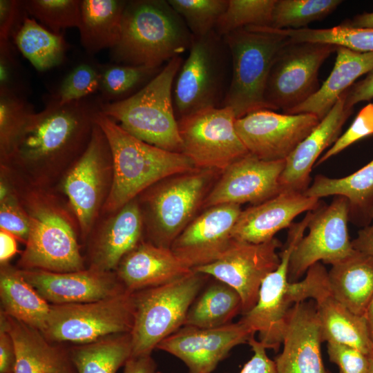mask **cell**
<instances>
[{
    "label": "cell",
    "instance_id": "obj_1",
    "mask_svg": "<svg viewBox=\"0 0 373 373\" xmlns=\"http://www.w3.org/2000/svg\"><path fill=\"white\" fill-rule=\"evenodd\" d=\"M99 104L85 98L61 105L51 97L29 115L3 159L40 176L76 160L89 143Z\"/></svg>",
    "mask_w": 373,
    "mask_h": 373
},
{
    "label": "cell",
    "instance_id": "obj_2",
    "mask_svg": "<svg viewBox=\"0 0 373 373\" xmlns=\"http://www.w3.org/2000/svg\"><path fill=\"white\" fill-rule=\"evenodd\" d=\"M108 141L113 178L104 209L118 211L142 191L170 176L196 169L180 153L169 151L143 142L99 111L95 117Z\"/></svg>",
    "mask_w": 373,
    "mask_h": 373
},
{
    "label": "cell",
    "instance_id": "obj_3",
    "mask_svg": "<svg viewBox=\"0 0 373 373\" xmlns=\"http://www.w3.org/2000/svg\"><path fill=\"white\" fill-rule=\"evenodd\" d=\"M192 39L168 0L127 1L111 58L119 64L160 68L189 50Z\"/></svg>",
    "mask_w": 373,
    "mask_h": 373
},
{
    "label": "cell",
    "instance_id": "obj_4",
    "mask_svg": "<svg viewBox=\"0 0 373 373\" xmlns=\"http://www.w3.org/2000/svg\"><path fill=\"white\" fill-rule=\"evenodd\" d=\"M182 62L181 56L171 59L147 84L126 99L100 102L101 112L139 140L182 153L173 100L174 79Z\"/></svg>",
    "mask_w": 373,
    "mask_h": 373
},
{
    "label": "cell",
    "instance_id": "obj_5",
    "mask_svg": "<svg viewBox=\"0 0 373 373\" xmlns=\"http://www.w3.org/2000/svg\"><path fill=\"white\" fill-rule=\"evenodd\" d=\"M229 48L231 73L222 106L231 108L236 118L268 109L265 92L278 52L289 38L269 26H247L223 36Z\"/></svg>",
    "mask_w": 373,
    "mask_h": 373
},
{
    "label": "cell",
    "instance_id": "obj_6",
    "mask_svg": "<svg viewBox=\"0 0 373 373\" xmlns=\"http://www.w3.org/2000/svg\"><path fill=\"white\" fill-rule=\"evenodd\" d=\"M229 48L215 30L193 36L186 59L173 86L177 119L209 108L222 107L231 80Z\"/></svg>",
    "mask_w": 373,
    "mask_h": 373
},
{
    "label": "cell",
    "instance_id": "obj_7",
    "mask_svg": "<svg viewBox=\"0 0 373 373\" xmlns=\"http://www.w3.org/2000/svg\"><path fill=\"white\" fill-rule=\"evenodd\" d=\"M209 276L193 270L171 283L134 292L131 356L151 355L184 325L188 310Z\"/></svg>",
    "mask_w": 373,
    "mask_h": 373
},
{
    "label": "cell",
    "instance_id": "obj_8",
    "mask_svg": "<svg viewBox=\"0 0 373 373\" xmlns=\"http://www.w3.org/2000/svg\"><path fill=\"white\" fill-rule=\"evenodd\" d=\"M134 312V292L128 290L96 301L50 305L42 334L53 343H88L113 334L131 333Z\"/></svg>",
    "mask_w": 373,
    "mask_h": 373
},
{
    "label": "cell",
    "instance_id": "obj_9",
    "mask_svg": "<svg viewBox=\"0 0 373 373\" xmlns=\"http://www.w3.org/2000/svg\"><path fill=\"white\" fill-rule=\"evenodd\" d=\"M220 173L195 169L165 178L150 189L146 201L151 218V243L171 248L174 240L196 217Z\"/></svg>",
    "mask_w": 373,
    "mask_h": 373
},
{
    "label": "cell",
    "instance_id": "obj_10",
    "mask_svg": "<svg viewBox=\"0 0 373 373\" xmlns=\"http://www.w3.org/2000/svg\"><path fill=\"white\" fill-rule=\"evenodd\" d=\"M236 119L229 106L209 108L180 118L182 153L197 169L222 173L249 153L237 133Z\"/></svg>",
    "mask_w": 373,
    "mask_h": 373
},
{
    "label": "cell",
    "instance_id": "obj_11",
    "mask_svg": "<svg viewBox=\"0 0 373 373\" xmlns=\"http://www.w3.org/2000/svg\"><path fill=\"white\" fill-rule=\"evenodd\" d=\"M336 48L326 44L291 41L281 48L267 82V108L287 113L315 94L320 88L319 69Z\"/></svg>",
    "mask_w": 373,
    "mask_h": 373
},
{
    "label": "cell",
    "instance_id": "obj_12",
    "mask_svg": "<svg viewBox=\"0 0 373 373\" xmlns=\"http://www.w3.org/2000/svg\"><path fill=\"white\" fill-rule=\"evenodd\" d=\"M29 206L30 232L18 265L20 269L71 272L85 269L74 229L67 218L50 204Z\"/></svg>",
    "mask_w": 373,
    "mask_h": 373
},
{
    "label": "cell",
    "instance_id": "obj_13",
    "mask_svg": "<svg viewBox=\"0 0 373 373\" xmlns=\"http://www.w3.org/2000/svg\"><path fill=\"white\" fill-rule=\"evenodd\" d=\"M312 212L289 227L287 239L280 254L277 268L262 281L255 305L242 314L239 322L251 333H258L259 341L266 349L277 352L282 344L287 314L292 305L287 294L288 272L291 256L304 236Z\"/></svg>",
    "mask_w": 373,
    "mask_h": 373
},
{
    "label": "cell",
    "instance_id": "obj_14",
    "mask_svg": "<svg viewBox=\"0 0 373 373\" xmlns=\"http://www.w3.org/2000/svg\"><path fill=\"white\" fill-rule=\"evenodd\" d=\"M348 200L336 196L331 204L312 211L309 233L297 243L291 256L288 280L297 281L313 265L322 261L333 265L354 254L348 233Z\"/></svg>",
    "mask_w": 373,
    "mask_h": 373
},
{
    "label": "cell",
    "instance_id": "obj_15",
    "mask_svg": "<svg viewBox=\"0 0 373 373\" xmlns=\"http://www.w3.org/2000/svg\"><path fill=\"white\" fill-rule=\"evenodd\" d=\"M303 280L289 282L291 303L312 300L316 305L323 342L344 344L370 355V342L364 316L350 311L333 294L328 271L320 262L310 267Z\"/></svg>",
    "mask_w": 373,
    "mask_h": 373
},
{
    "label": "cell",
    "instance_id": "obj_16",
    "mask_svg": "<svg viewBox=\"0 0 373 373\" xmlns=\"http://www.w3.org/2000/svg\"><path fill=\"white\" fill-rule=\"evenodd\" d=\"M280 246L276 238L258 244L234 239L218 260L193 270L233 288L241 298L243 314L255 305L263 280L278 266Z\"/></svg>",
    "mask_w": 373,
    "mask_h": 373
},
{
    "label": "cell",
    "instance_id": "obj_17",
    "mask_svg": "<svg viewBox=\"0 0 373 373\" xmlns=\"http://www.w3.org/2000/svg\"><path fill=\"white\" fill-rule=\"evenodd\" d=\"M319 122L309 113L262 109L238 118L236 128L250 154L265 161H278L286 160Z\"/></svg>",
    "mask_w": 373,
    "mask_h": 373
},
{
    "label": "cell",
    "instance_id": "obj_18",
    "mask_svg": "<svg viewBox=\"0 0 373 373\" xmlns=\"http://www.w3.org/2000/svg\"><path fill=\"white\" fill-rule=\"evenodd\" d=\"M112 162L110 147L95 122L89 143L67 173L64 189L76 216L82 233L87 236L99 209L106 169Z\"/></svg>",
    "mask_w": 373,
    "mask_h": 373
},
{
    "label": "cell",
    "instance_id": "obj_19",
    "mask_svg": "<svg viewBox=\"0 0 373 373\" xmlns=\"http://www.w3.org/2000/svg\"><path fill=\"white\" fill-rule=\"evenodd\" d=\"M254 335L239 321L209 329L184 325L156 349L181 360L188 373H211L234 347L248 343Z\"/></svg>",
    "mask_w": 373,
    "mask_h": 373
},
{
    "label": "cell",
    "instance_id": "obj_20",
    "mask_svg": "<svg viewBox=\"0 0 373 373\" xmlns=\"http://www.w3.org/2000/svg\"><path fill=\"white\" fill-rule=\"evenodd\" d=\"M285 161H265L249 153L227 167L207 195L203 208L222 204L254 205L280 193Z\"/></svg>",
    "mask_w": 373,
    "mask_h": 373
},
{
    "label": "cell",
    "instance_id": "obj_21",
    "mask_svg": "<svg viewBox=\"0 0 373 373\" xmlns=\"http://www.w3.org/2000/svg\"><path fill=\"white\" fill-rule=\"evenodd\" d=\"M241 211L235 204L207 208L178 236L171 249L191 269L216 261L234 240L232 231Z\"/></svg>",
    "mask_w": 373,
    "mask_h": 373
},
{
    "label": "cell",
    "instance_id": "obj_22",
    "mask_svg": "<svg viewBox=\"0 0 373 373\" xmlns=\"http://www.w3.org/2000/svg\"><path fill=\"white\" fill-rule=\"evenodd\" d=\"M20 271L24 278L50 305L96 301L127 290L115 271H103L89 267L63 273L41 269Z\"/></svg>",
    "mask_w": 373,
    "mask_h": 373
},
{
    "label": "cell",
    "instance_id": "obj_23",
    "mask_svg": "<svg viewBox=\"0 0 373 373\" xmlns=\"http://www.w3.org/2000/svg\"><path fill=\"white\" fill-rule=\"evenodd\" d=\"M323 342L314 302L295 303L287 314L282 352L274 360L277 373H331L323 362Z\"/></svg>",
    "mask_w": 373,
    "mask_h": 373
},
{
    "label": "cell",
    "instance_id": "obj_24",
    "mask_svg": "<svg viewBox=\"0 0 373 373\" xmlns=\"http://www.w3.org/2000/svg\"><path fill=\"white\" fill-rule=\"evenodd\" d=\"M321 205L320 199L303 192L282 191L258 204L242 210L232 231L235 240L262 243L289 228L294 219Z\"/></svg>",
    "mask_w": 373,
    "mask_h": 373
},
{
    "label": "cell",
    "instance_id": "obj_25",
    "mask_svg": "<svg viewBox=\"0 0 373 373\" xmlns=\"http://www.w3.org/2000/svg\"><path fill=\"white\" fill-rule=\"evenodd\" d=\"M347 91L286 159L280 178V192L304 193L308 189L314 163L340 137L342 127L352 112V108L345 104Z\"/></svg>",
    "mask_w": 373,
    "mask_h": 373
},
{
    "label": "cell",
    "instance_id": "obj_26",
    "mask_svg": "<svg viewBox=\"0 0 373 373\" xmlns=\"http://www.w3.org/2000/svg\"><path fill=\"white\" fill-rule=\"evenodd\" d=\"M192 271L171 248L142 241L122 259L115 273L125 289L135 292L171 283Z\"/></svg>",
    "mask_w": 373,
    "mask_h": 373
},
{
    "label": "cell",
    "instance_id": "obj_27",
    "mask_svg": "<svg viewBox=\"0 0 373 373\" xmlns=\"http://www.w3.org/2000/svg\"><path fill=\"white\" fill-rule=\"evenodd\" d=\"M116 212L90 247L89 268L115 271L122 259L142 242L143 219L135 199Z\"/></svg>",
    "mask_w": 373,
    "mask_h": 373
},
{
    "label": "cell",
    "instance_id": "obj_28",
    "mask_svg": "<svg viewBox=\"0 0 373 373\" xmlns=\"http://www.w3.org/2000/svg\"><path fill=\"white\" fill-rule=\"evenodd\" d=\"M4 314L15 346V373H77L69 348Z\"/></svg>",
    "mask_w": 373,
    "mask_h": 373
},
{
    "label": "cell",
    "instance_id": "obj_29",
    "mask_svg": "<svg viewBox=\"0 0 373 373\" xmlns=\"http://www.w3.org/2000/svg\"><path fill=\"white\" fill-rule=\"evenodd\" d=\"M334 68L318 90L286 114L309 113L323 119L342 94L361 76L373 70V52L337 47Z\"/></svg>",
    "mask_w": 373,
    "mask_h": 373
},
{
    "label": "cell",
    "instance_id": "obj_30",
    "mask_svg": "<svg viewBox=\"0 0 373 373\" xmlns=\"http://www.w3.org/2000/svg\"><path fill=\"white\" fill-rule=\"evenodd\" d=\"M328 281L342 304L352 313L363 316L373 297V256L356 250L332 265Z\"/></svg>",
    "mask_w": 373,
    "mask_h": 373
},
{
    "label": "cell",
    "instance_id": "obj_31",
    "mask_svg": "<svg viewBox=\"0 0 373 373\" xmlns=\"http://www.w3.org/2000/svg\"><path fill=\"white\" fill-rule=\"evenodd\" d=\"M1 311L41 333L50 310L48 303L24 278L19 269L1 265Z\"/></svg>",
    "mask_w": 373,
    "mask_h": 373
},
{
    "label": "cell",
    "instance_id": "obj_32",
    "mask_svg": "<svg viewBox=\"0 0 373 373\" xmlns=\"http://www.w3.org/2000/svg\"><path fill=\"white\" fill-rule=\"evenodd\" d=\"M127 1L82 0L78 29L80 42L89 53L114 48L119 41Z\"/></svg>",
    "mask_w": 373,
    "mask_h": 373
},
{
    "label": "cell",
    "instance_id": "obj_33",
    "mask_svg": "<svg viewBox=\"0 0 373 373\" xmlns=\"http://www.w3.org/2000/svg\"><path fill=\"white\" fill-rule=\"evenodd\" d=\"M304 193L318 199L329 195L345 197L349 202L350 213L361 216L369 224L373 211V160L343 178L318 175Z\"/></svg>",
    "mask_w": 373,
    "mask_h": 373
},
{
    "label": "cell",
    "instance_id": "obj_34",
    "mask_svg": "<svg viewBox=\"0 0 373 373\" xmlns=\"http://www.w3.org/2000/svg\"><path fill=\"white\" fill-rule=\"evenodd\" d=\"M242 314V300L229 285L216 280L200 291L191 305L184 325L215 328L229 323ZM183 325V326H184Z\"/></svg>",
    "mask_w": 373,
    "mask_h": 373
},
{
    "label": "cell",
    "instance_id": "obj_35",
    "mask_svg": "<svg viewBox=\"0 0 373 373\" xmlns=\"http://www.w3.org/2000/svg\"><path fill=\"white\" fill-rule=\"evenodd\" d=\"M14 32L18 49L37 70L45 71L63 62L67 44L62 34L52 32L26 12Z\"/></svg>",
    "mask_w": 373,
    "mask_h": 373
},
{
    "label": "cell",
    "instance_id": "obj_36",
    "mask_svg": "<svg viewBox=\"0 0 373 373\" xmlns=\"http://www.w3.org/2000/svg\"><path fill=\"white\" fill-rule=\"evenodd\" d=\"M69 350L77 373H116L132 355L131 336L113 334Z\"/></svg>",
    "mask_w": 373,
    "mask_h": 373
},
{
    "label": "cell",
    "instance_id": "obj_37",
    "mask_svg": "<svg viewBox=\"0 0 373 373\" xmlns=\"http://www.w3.org/2000/svg\"><path fill=\"white\" fill-rule=\"evenodd\" d=\"M162 67L110 64L99 68V90L106 102L126 99L147 84Z\"/></svg>",
    "mask_w": 373,
    "mask_h": 373
},
{
    "label": "cell",
    "instance_id": "obj_38",
    "mask_svg": "<svg viewBox=\"0 0 373 373\" xmlns=\"http://www.w3.org/2000/svg\"><path fill=\"white\" fill-rule=\"evenodd\" d=\"M341 0H276L271 26L275 29L298 30L321 20L342 3Z\"/></svg>",
    "mask_w": 373,
    "mask_h": 373
},
{
    "label": "cell",
    "instance_id": "obj_39",
    "mask_svg": "<svg viewBox=\"0 0 373 373\" xmlns=\"http://www.w3.org/2000/svg\"><path fill=\"white\" fill-rule=\"evenodd\" d=\"M276 0H228L215 31L223 37L247 26H271Z\"/></svg>",
    "mask_w": 373,
    "mask_h": 373
},
{
    "label": "cell",
    "instance_id": "obj_40",
    "mask_svg": "<svg viewBox=\"0 0 373 373\" xmlns=\"http://www.w3.org/2000/svg\"><path fill=\"white\" fill-rule=\"evenodd\" d=\"M79 0L23 1L25 12L56 35L68 28H78L80 20Z\"/></svg>",
    "mask_w": 373,
    "mask_h": 373
},
{
    "label": "cell",
    "instance_id": "obj_41",
    "mask_svg": "<svg viewBox=\"0 0 373 373\" xmlns=\"http://www.w3.org/2000/svg\"><path fill=\"white\" fill-rule=\"evenodd\" d=\"M194 37L213 31L228 0H168Z\"/></svg>",
    "mask_w": 373,
    "mask_h": 373
},
{
    "label": "cell",
    "instance_id": "obj_42",
    "mask_svg": "<svg viewBox=\"0 0 373 373\" xmlns=\"http://www.w3.org/2000/svg\"><path fill=\"white\" fill-rule=\"evenodd\" d=\"M305 41L343 47L354 51L373 52V29L354 28L344 23L329 28H307Z\"/></svg>",
    "mask_w": 373,
    "mask_h": 373
},
{
    "label": "cell",
    "instance_id": "obj_43",
    "mask_svg": "<svg viewBox=\"0 0 373 373\" xmlns=\"http://www.w3.org/2000/svg\"><path fill=\"white\" fill-rule=\"evenodd\" d=\"M32 110L20 94L0 90V146L3 158Z\"/></svg>",
    "mask_w": 373,
    "mask_h": 373
},
{
    "label": "cell",
    "instance_id": "obj_44",
    "mask_svg": "<svg viewBox=\"0 0 373 373\" xmlns=\"http://www.w3.org/2000/svg\"><path fill=\"white\" fill-rule=\"evenodd\" d=\"M100 81L99 68L88 63L79 64L64 77L53 96L61 105L79 101L99 90Z\"/></svg>",
    "mask_w": 373,
    "mask_h": 373
},
{
    "label": "cell",
    "instance_id": "obj_45",
    "mask_svg": "<svg viewBox=\"0 0 373 373\" xmlns=\"http://www.w3.org/2000/svg\"><path fill=\"white\" fill-rule=\"evenodd\" d=\"M0 226L17 239L26 242L30 227V217L20 207L7 186L1 182Z\"/></svg>",
    "mask_w": 373,
    "mask_h": 373
},
{
    "label": "cell",
    "instance_id": "obj_46",
    "mask_svg": "<svg viewBox=\"0 0 373 373\" xmlns=\"http://www.w3.org/2000/svg\"><path fill=\"white\" fill-rule=\"evenodd\" d=\"M373 134V103L363 107L348 129L318 159L317 165L337 155L356 141Z\"/></svg>",
    "mask_w": 373,
    "mask_h": 373
},
{
    "label": "cell",
    "instance_id": "obj_47",
    "mask_svg": "<svg viewBox=\"0 0 373 373\" xmlns=\"http://www.w3.org/2000/svg\"><path fill=\"white\" fill-rule=\"evenodd\" d=\"M329 361L336 364L340 373H368L370 357L353 347L341 343H327Z\"/></svg>",
    "mask_w": 373,
    "mask_h": 373
},
{
    "label": "cell",
    "instance_id": "obj_48",
    "mask_svg": "<svg viewBox=\"0 0 373 373\" xmlns=\"http://www.w3.org/2000/svg\"><path fill=\"white\" fill-rule=\"evenodd\" d=\"M17 71V63L11 53L9 41L0 43V90L19 94Z\"/></svg>",
    "mask_w": 373,
    "mask_h": 373
},
{
    "label": "cell",
    "instance_id": "obj_49",
    "mask_svg": "<svg viewBox=\"0 0 373 373\" xmlns=\"http://www.w3.org/2000/svg\"><path fill=\"white\" fill-rule=\"evenodd\" d=\"M22 1L16 0H0V43L8 42L18 26Z\"/></svg>",
    "mask_w": 373,
    "mask_h": 373
},
{
    "label": "cell",
    "instance_id": "obj_50",
    "mask_svg": "<svg viewBox=\"0 0 373 373\" xmlns=\"http://www.w3.org/2000/svg\"><path fill=\"white\" fill-rule=\"evenodd\" d=\"M16 350L6 316L0 312V373H15Z\"/></svg>",
    "mask_w": 373,
    "mask_h": 373
},
{
    "label": "cell",
    "instance_id": "obj_51",
    "mask_svg": "<svg viewBox=\"0 0 373 373\" xmlns=\"http://www.w3.org/2000/svg\"><path fill=\"white\" fill-rule=\"evenodd\" d=\"M254 352L239 373H277L275 362L269 358L265 346L252 336L248 343Z\"/></svg>",
    "mask_w": 373,
    "mask_h": 373
},
{
    "label": "cell",
    "instance_id": "obj_52",
    "mask_svg": "<svg viewBox=\"0 0 373 373\" xmlns=\"http://www.w3.org/2000/svg\"><path fill=\"white\" fill-rule=\"evenodd\" d=\"M373 98V70L370 71L361 81L354 84L347 91L345 104L347 107L353 106L363 101Z\"/></svg>",
    "mask_w": 373,
    "mask_h": 373
},
{
    "label": "cell",
    "instance_id": "obj_53",
    "mask_svg": "<svg viewBox=\"0 0 373 373\" xmlns=\"http://www.w3.org/2000/svg\"><path fill=\"white\" fill-rule=\"evenodd\" d=\"M123 373H161L151 355L131 356L124 365Z\"/></svg>",
    "mask_w": 373,
    "mask_h": 373
},
{
    "label": "cell",
    "instance_id": "obj_54",
    "mask_svg": "<svg viewBox=\"0 0 373 373\" xmlns=\"http://www.w3.org/2000/svg\"><path fill=\"white\" fill-rule=\"evenodd\" d=\"M352 243L355 250L373 256V211L370 223L358 231Z\"/></svg>",
    "mask_w": 373,
    "mask_h": 373
},
{
    "label": "cell",
    "instance_id": "obj_55",
    "mask_svg": "<svg viewBox=\"0 0 373 373\" xmlns=\"http://www.w3.org/2000/svg\"><path fill=\"white\" fill-rule=\"evenodd\" d=\"M16 238L10 233L1 229L0 231V262L6 264L17 252Z\"/></svg>",
    "mask_w": 373,
    "mask_h": 373
},
{
    "label": "cell",
    "instance_id": "obj_56",
    "mask_svg": "<svg viewBox=\"0 0 373 373\" xmlns=\"http://www.w3.org/2000/svg\"><path fill=\"white\" fill-rule=\"evenodd\" d=\"M343 23L354 28L373 29V12L358 15L352 19L346 21Z\"/></svg>",
    "mask_w": 373,
    "mask_h": 373
},
{
    "label": "cell",
    "instance_id": "obj_57",
    "mask_svg": "<svg viewBox=\"0 0 373 373\" xmlns=\"http://www.w3.org/2000/svg\"><path fill=\"white\" fill-rule=\"evenodd\" d=\"M370 342L369 357L373 358V297L364 314Z\"/></svg>",
    "mask_w": 373,
    "mask_h": 373
},
{
    "label": "cell",
    "instance_id": "obj_58",
    "mask_svg": "<svg viewBox=\"0 0 373 373\" xmlns=\"http://www.w3.org/2000/svg\"><path fill=\"white\" fill-rule=\"evenodd\" d=\"M368 373H373V358H370V367Z\"/></svg>",
    "mask_w": 373,
    "mask_h": 373
}]
</instances>
